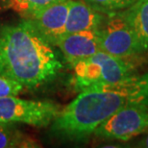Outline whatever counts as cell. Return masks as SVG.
Instances as JSON below:
<instances>
[{"label": "cell", "mask_w": 148, "mask_h": 148, "mask_svg": "<svg viewBox=\"0 0 148 148\" xmlns=\"http://www.w3.org/2000/svg\"><path fill=\"white\" fill-rule=\"evenodd\" d=\"M135 103H148V71L107 87L80 91L60 110L51 131L64 140L84 141L114 112Z\"/></svg>", "instance_id": "obj_1"}, {"label": "cell", "mask_w": 148, "mask_h": 148, "mask_svg": "<svg viewBox=\"0 0 148 148\" xmlns=\"http://www.w3.org/2000/svg\"><path fill=\"white\" fill-rule=\"evenodd\" d=\"M64 64L29 19L0 24V75L37 88L52 83Z\"/></svg>", "instance_id": "obj_2"}, {"label": "cell", "mask_w": 148, "mask_h": 148, "mask_svg": "<svg viewBox=\"0 0 148 148\" xmlns=\"http://www.w3.org/2000/svg\"><path fill=\"white\" fill-rule=\"evenodd\" d=\"M131 59L118 58L99 51L73 64V82L79 91L114 85L134 75L136 66Z\"/></svg>", "instance_id": "obj_3"}, {"label": "cell", "mask_w": 148, "mask_h": 148, "mask_svg": "<svg viewBox=\"0 0 148 148\" xmlns=\"http://www.w3.org/2000/svg\"><path fill=\"white\" fill-rule=\"evenodd\" d=\"M101 51L123 59L143 55L135 33L121 12L105 14L97 30Z\"/></svg>", "instance_id": "obj_4"}, {"label": "cell", "mask_w": 148, "mask_h": 148, "mask_svg": "<svg viewBox=\"0 0 148 148\" xmlns=\"http://www.w3.org/2000/svg\"><path fill=\"white\" fill-rule=\"evenodd\" d=\"M60 110L57 104L50 101H32L16 96L0 97L2 123H23L41 128L51 124Z\"/></svg>", "instance_id": "obj_5"}, {"label": "cell", "mask_w": 148, "mask_h": 148, "mask_svg": "<svg viewBox=\"0 0 148 148\" xmlns=\"http://www.w3.org/2000/svg\"><path fill=\"white\" fill-rule=\"evenodd\" d=\"M148 132V103L121 108L104 121L93 135L103 140L126 141Z\"/></svg>", "instance_id": "obj_6"}, {"label": "cell", "mask_w": 148, "mask_h": 148, "mask_svg": "<svg viewBox=\"0 0 148 148\" xmlns=\"http://www.w3.org/2000/svg\"><path fill=\"white\" fill-rule=\"evenodd\" d=\"M70 1L57 3L29 14L34 27L53 46L64 35Z\"/></svg>", "instance_id": "obj_7"}, {"label": "cell", "mask_w": 148, "mask_h": 148, "mask_svg": "<svg viewBox=\"0 0 148 148\" xmlns=\"http://www.w3.org/2000/svg\"><path fill=\"white\" fill-rule=\"evenodd\" d=\"M56 46L70 66L101 51L97 30L66 34L58 40Z\"/></svg>", "instance_id": "obj_8"}, {"label": "cell", "mask_w": 148, "mask_h": 148, "mask_svg": "<svg viewBox=\"0 0 148 148\" xmlns=\"http://www.w3.org/2000/svg\"><path fill=\"white\" fill-rule=\"evenodd\" d=\"M104 18V14L94 10L84 0H71L64 35L80 31H96Z\"/></svg>", "instance_id": "obj_9"}, {"label": "cell", "mask_w": 148, "mask_h": 148, "mask_svg": "<svg viewBox=\"0 0 148 148\" xmlns=\"http://www.w3.org/2000/svg\"><path fill=\"white\" fill-rule=\"evenodd\" d=\"M131 26L141 51L148 52V0H137L134 4L121 11Z\"/></svg>", "instance_id": "obj_10"}, {"label": "cell", "mask_w": 148, "mask_h": 148, "mask_svg": "<svg viewBox=\"0 0 148 148\" xmlns=\"http://www.w3.org/2000/svg\"><path fill=\"white\" fill-rule=\"evenodd\" d=\"M35 141L16 129L10 123L0 122V148L33 147Z\"/></svg>", "instance_id": "obj_11"}, {"label": "cell", "mask_w": 148, "mask_h": 148, "mask_svg": "<svg viewBox=\"0 0 148 148\" xmlns=\"http://www.w3.org/2000/svg\"><path fill=\"white\" fill-rule=\"evenodd\" d=\"M94 10L108 14L126 10L137 0H84Z\"/></svg>", "instance_id": "obj_12"}, {"label": "cell", "mask_w": 148, "mask_h": 148, "mask_svg": "<svg viewBox=\"0 0 148 148\" xmlns=\"http://www.w3.org/2000/svg\"><path fill=\"white\" fill-rule=\"evenodd\" d=\"M64 1H69V0H13V4L16 10L29 16L42 8Z\"/></svg>", "instance_id": "obj_13"}, {"label": "cell", "mask_w": 148, "mask_h": 148, "mask_svg": "<svg viewBox=\"0 0 148 148\" xmlns=\"http://www.w3.org/2000/svg\"><path fill=\"white\" fill-rule=\"evenodd\" d=\"M23 88L24 87L18 82L0 75V97L16 96L21 92Z\"/></svg>", "instance_id": "obj_14"}, {"label": "cell", "mask_w": 148, "mask_h": 148, "mask_svg": "<svg viewBox=\"0 0 148 148\" xmlns=\"http://www.w3.org/2000/svg\"><path fill=\"white\" fill-rule=\"evenodd\" d=\"M137 147H143V148H148V133L144 135V137L141 138L140 140H138L137 143Z\"/></svg>", "instance_id": "obj_15"}]
</instances>
